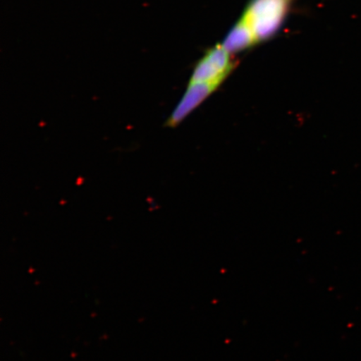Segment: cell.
I'll return each mask as SVG.
<instances>
[{
	"mask_svg": "<svg viewBox=\"0 0 361 361\" xmlns=\"http://www.w3.org/2000/svg\"><path fill=\"white\" fill-rule=\"evenodd\" d=\"M295 0H250L224 39L232 54L245 51L274 37L286 23Z\"/></svg>",
	"mask_w": 361,
	"mask_h": 361,
	"instance_id": "obj_1",
	"label": "cell"
},
{
	"mask_svg": "<svg viewBox=\"0 0 361 361\" xmlns=\"http://www.w3.org/2000/svg\"><path fill=\"white\" fill-rule=\"evenodd\" d=\"M232 55L222 43L207 49L194 67L189 83L220 85L235 67Z\"/></svg>",
	"mask_w": 361,
	"mask_h": 361,
	"instance_id": "obj_2",
	"label": "cell"
},
{
	"mask_svg": "<svg viewBox=\"0 0 361 361\" xmlns=\"http://www.w3.org/2000/svg\"><path fill=\"white\" fill-rule=\"evenodd\" d=\"M219 87L209 83H189L186 92L166 120V126L176 128Z\"/></svg>",
	"mask_w": 361,
	"mask_h": 361,
	"instance_id": "obj_3",
	"label": "cell"
}]
</instances>
